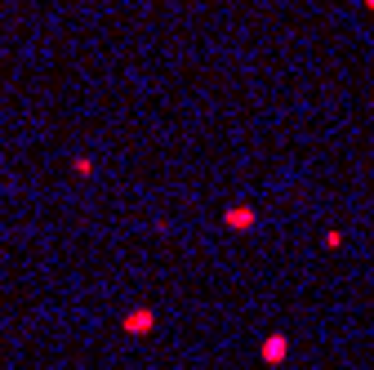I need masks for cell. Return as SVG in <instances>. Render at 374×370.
I'll return each mask as SVG.
<instances>
[{"label": "cell", "instance_id": "obj_1", "mask_svg": "<svg viewBox=\"0 0 374 370\" xmlns=\"http://www.w3.org/2000/svg\"><path fill=\"white\" fill-rule=\"evenodd\" d=\"M254 219H259V215H254V205H232V210H223V224L237 228V232H250Z\"/></svg>", "mask_w": 374, "mask_h": 370}, {"label": "cell", "instance_id": "obj_2", "mask_svg": "<svg viewBox=\"0 0 374 370\" xmlns=\"http://www.w3.org/2000/svg\"><path fill=\"white\" fill-rule=\"evenodd\" d=\"M94 170H99L94 156H71V174H76V178H94Z\"/></svg>", "mask_w": 374, "mask_h": 370}, {"label": "cell", "instance_id": "obj_3", "mask_svg": "<svg viewBox=\"0 0 374 370\" xmlns=\"http://www.w3.org/2000/svg\"><path fill=\"white\" fill-rule=\"evenodd\" d=\"M125 330H152V312H134V317H125Z\"/></svg>", "mask_w": 374, "mask_h": 370}, {"label": "cell", "instance_id": "obj_4", "mask_svg": "<svg viewBox=\"0 0 374 370\" xmlns=\"http://www.w3.org/2000/svg\"><path fill=\"white\" fill-rule=\"evenodd\" d=\"M281 353H285V339H272L263 348V357H272V362H281Z\"/></svg>", "mask_w": 374, "mask_h": 370}, {"label": "cell", "instance_id": "obj_5", "mask_svg": "<svg viewBox=\"0 0 374 370\" xmlns=\"http://www.w3.org/2000/svg\"><path fill=\"white\" fill-rule=\"evenodd\" d=\"M361 5H366V14H374V0H361Z\"/></svg>", "mask_w": 374, "mask_h": 370}]
</instances>
